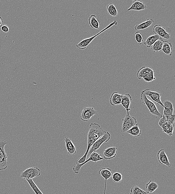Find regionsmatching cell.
<instances>
[{"mask_svg":"<svg viewBox=\"0 0 175 194\" xmlns=\"http://www.w3.org/2000/svg\"><path fill=\"white\" fill-rule=\"evenodd\" d=\"M106 132L98 124H90L89 127L88 133L87 134L88 145L86 152L81 158L78 159L76 162L79 164H81L86 160L87 155L91 147L96 140L105 134Z\"/></svg>","mask_w":175,"mask_h":194,"instance_id":"obj_1","label":"cell"},{"mask_svg":"<svg viewBox=\"0 0 175 194\" xmlns=\"http://www.w3.org/2000/svg\"><path fill=\"white\" fill-rule=\"evenodd\" d=\"M117 24H118L117 22L115 21V20H114L112 23L109 24L105 28L102 29V31L98 33V34H95L94 36L91 37L90 38L84 39L82 40L79 43L76 45V47H77V48L81 50H84L86 49L89 45V44L92 42L93 40H94L96 37L98 36L99 35L101 34L102 33L104 32V31H105L106 30H107L108 29L110 28L113 27V26L117 25Z\"/></svg>","mask_w":175,"mask_h":194,"instance_id":"obj_2","label":"cell"},{"mask_svg":"<svg viewBox=\"0 0 175 194\" xmlns=\"http://www.w3.org/2000/svg\"><path fill=\"white\" fill-rule=\"evenodd\" d=\"M7 144L8 142L5 140H0V171L4 170L8 167V155L5 149V146Z\"/></svg>","mask_w":175,"mask_h":194,"instance_id":"obj_3","label":"cell"},{"mask_svg":"<svg viewBox=\"0 0 175 194\" xmlns=\"http://www.w3.org/2000/svg\"><path fill=\"white\" fill-rule=\"evenodd\" d=\"M104 158L101 156V155L99 153L96 152V151L93 152L89 156V158L87 160L81 164H79L76 162V165L72 169L73 171L76 174H79L81 168L85 164L89 161H92L95 162L104 160Z\"/></svg>","mask_w":175,"mask_h":194,"instance_id":"obj_4","label":"cell"},{"mask_svg":"<svg viewBox=\"0 0 175 194\" xmlns=\"http://www.w3.org/2000/svg\"><path fill=\"white\" fill-rule=\"evenodd\" d=\"M140 98L143 104L146 105L151 114L159 117H161L162 115L158 111L155 104L150 100L142 92L140 95Z\"/></svg>","mask_w":175,"mask_h":194,"instance_id":"obj_5","label":"cell"},{"mask_svg":"<svg viewBox=\"0 0 175 194\" xmlns=\"http://www.w3.org/2000/svg\"><path fill=\"white\" fill-rule=\"evenodd\" d=\"M111 136L108 132H106L105 134L101 138L96 140L91 147L89 151L87 156H89L93 152L96 151L104 143H106L111 139Z\"/></svg>","mask_w":175,"mask_h":194,"instance_id":"obj_6","label":"cell"},{"mask_svg":"<svg viewBox=\"0 0 175 194\" xmlns=\"http://www.w3.org/2000/svg\"><path fill=\"white\" fill-rule=\"evenodd\" d=\"M122 124L121 132H126L131 127L137 124V121L135 117L127 114L122 119Z\"/></svg>","mask_w":175,"mask_h":194,"instance_id":"obj_7","label":"cell"},{"mask_svg":"<svg viewBox=\"0 0 175 194\" xmlns=\"http://www.w3.org/2000/svg\"><path fill=\"white\" fill-rule=\"evenodd\" d=\"M40 175V170L36 167L29 168L22 172L20 177L25 179H31L38 177Z\"/></svg>","mask_w":175,"mask_h":194,"instance_id":"obj_8","label":"cell"},{"mask_svg":"<svg viewBox=\"0 0 175 194\" xmlns=\"http://www.w3.org/2000/svg\"><path fill=\"white\" fill-rule=\"evenodd\" d=\"M141 92H143L146 97L148 96L150 97V98L154 102L163 107V103L161 101V94L160 93V92L152 91L149 89L144 90Z\"/></svg>","mask_w":175,"mask_h":194,"instance_id":"obj_9","label":"cell"},{"mask_svg":"<svg viewBox=\"0 0 175 194\" xmlns=\"http://www.w3.org/2000/svg\"><path fill=\"white\" fill-rule=\"evenodd\" d=\"M96 113V111L92 107H85L82 111L80 118L82 121H87Z\"/></svg>","mask_w":175,"mask_h":194,"instance_id":"obj_10","label":"cell"},{"mask_svg":"<svg viewBox=\"0 0 175 194\" xmlns=\"http://www.w3.org/2000/svg\"><path fill=\"white\" fill-rule=\"evenodd\" d=\"M157 158L158 162L162 165H164L168 168L172 166V164L169 162L164 149H162L158 151Z\"/></svg>","mask_w":175,"mask_h":194,"instance_id":"obj_11","label":"cell"},{"mask_svg":"<svg viewBox=\"0 0 175 194\" xmlns=\"http://www.w3.org/2000/svg\"><path fill=\"white\" fill-rule=\"evenodd\" d=\"M153 31L162 38L169 40L171 38L170 34L166 31L164 27H162L160 25H154L153 29Z\"/></svg>","mask_w":175,"mask_h":194,"instance_id":"obj_12","label":"cell"},{"mask_svg":"<svg viewBox=\"0 0 175 194\" xmlns=\"http://www.w3.org/2000/svg\"><path fill=\"white\" fill-rule=\"evenodd\" d=\"M99 174L101 175L105 180V188H104V194H105L106 186L108 179L112 176L113 173L111 169L109 168H103L100 169L98 172Z\"/></svg>","mask_w":175,"mask_h":194,"instance_id":"obj_13","label":"cell"},{"mask_svg":"<svg viewBox=\"0 0 175 194\" xmlns=\"http://www.w3.org/2000/svg\"><path fill=\"white\" fill-rule=\"evenodd\" d=\"M117 148L111 147L104 150L103 158L106 160H110L115 157L117 155Z\"/></svg>","mask_w":175,"mask_h":194,"instance_id":"obj_14","label":"cell"},{"mask_svg":"<svg viewBox=\"0 0 175 194\" xmlns=\"http://www.w3.org/2000/svg\"><path fill=\"white\" fill-rule=\"evenodd\" d=\"M132 97L129 94L122 95L121 104L126 109L128 115H130L129 112L131 110L130 107L132 102Z\"/></svg>","mask_w":175,"mask_h":194,"instance_id":"obj_15","label":"cell"},{"mask_svg":"<svg viewBox=\"0 0 175 194\" xmlns=\"http://www.w3.org/2000/svg\"><path fill=\"white\" fill-rule=\"evenodd\" d=\"M64 141L66 143V147L67 153L70 155H73L77 153L76 147L70 138L65 137Z\"/></svg>","mask_w":175,"mask_h":194,"instance_id":"obj_16","label":"cell"},{"mask_svg":"<svg viewBox=\"0 0 175 194\" xmlns=\"http://www.w3.org/2000/svg\"><path fill=\"white\" fill-rule=\"evenodd\" d=\"M122 97V95L119 94L117 92H113L111 95L109 101L111 106H114L121 105Z\"/></svg>","mask_w":175,"mask_h":194,"instance_id":"obj_17","label":"cell"},{"mask_svg":"<svg viewBox=\"0 0 175 194\" xmlns=\"http://www.w3.org/2000/svg\"><path fill=\"white\" fill-rule=\"evenodd\" d=\"M147 6L143 2L140 1H134L131 6L127 10L128 11H141L146 10Z\"/></svg>","mask_w":175,"mask_h":194,"instance_id":"obj_18","label":"cell"},{"mask_svg":"<svg viewBox=\"0 0 175 194\" xmlns=\"http://www.w3.org/2000/svg\"><path fill=\"white\" fill-rule=\"evenodd\" d=\"M154 71L152 68L148 66H143L138 71L136 76L138 79L140 80L142 79L143 75L146 73H154Z\"/></svg>","mask_w":175,"mask_h":194,"instance_id":"obj_19","label":"cell"},{"mask_svg":"<svg viewBox=\"0 0 175 194\" xmlns=\"http://www.w3.org/2000/svg\"><path fill=\"white\" fill-rule=\"evenodd\" d=\"M160 38H161V37L157 34L152 35L147 38L146 41L144 43V45L148 48H151L154 43Z\"/></svg>","mask_w":175,"mask_h":194,"instance_id":"obj_20","label":"cell"},{"mask_svg":"<svg viewBox=\"0 0 175 194\" xmlns=\"http://www.w3.org/2000/svg\"><path fill=\"white\" fill-rule=\"evenodd\" d=\"M174 127V125L167 122L164 124L161 128L163 132L165 133L168 135L171 136L173 135Z\"/></svg>","mask_w":175,"mask_h":194,"instance_id":"obj_21","label":"cell"},{"mask_svg":"<svg viewBox=\"0 0 175 194\" xmlns=\"http://www.w3.org/2000/svg\"><path fill=\"white\" fill-rule=\"evenodd\" d=\"M154 22V20L152 19H148L143 23L135 25L134 28L136 30H143L150 27Z\"/></svg>","mask_w":175,"mask_h":194,"instance_id":"obj_22","label":"cell"},{"mask_svg":"<svg viewBox=\"0 0 175 194\" xmlns=\"http://www.w3.org/2000/svg\"><path fill=\"white\" fill-rule=\"evenodd\" d=\"M88 23L92 29H99L100 26L95 15L94 14L91 15L88 19Z\"/></svg>","mask_w":175,"mask_h":194,"instance_id":"obj_23","label":"cell"},{"mask_svg":"<svg viewBox=\"0 0 175 194\" xmlns=\"http://www.w3.org/2000/svg\"><path fill=\"white\" fill-rule=\"evenodd\" d=\"M173 46L170 42L168 41L164 42L162 51L165 54L171 56L172 54Z\"/></svg>","mask_w":175,"mask_h":194,"instance_id":"obj_24","label":"cell"},{"mask_svg":"<svg viewBox=\"0 0 175 194\" xmlns=\"http://www.w3.org/2000/svg\"><path fill=\"white\" fill-rule=\"evenodd\" d=\"M164 40L163 38H160L154 43L152 46L151 48L154 52H159L162 51Z\"/></svg>","mask_w":175,"mask_h":194,"instance_id":"obj_25","label":"cell"},{"mask_svg":"<svg viewBox=\"0 0 175 194\" xmlns=\"http://www.w3.org/2000/svg\"><path fill=\"white\" fill-rule=\"evenodd\" d=\"M158 187V184L154 180H150L146 185V189L148 193H153L157 189Z\"/></svg>","mask_w":175,"mask_h":194,"instance_id":"obj_26","label":"cell"},{"mask_svg":"<svg viewBox=\"0 0 175 194\" xmlns=\"http://www.w3.org/2000/svg\"><path fill=\"white\" fill-rule=\"evenodd\" d=\"M126 133L135 138H137L140 136L141 131L139 128L138 124H137L131 127Z\"/></svg>","mask_w":175,"mask_h":194,"instance_id":"obj_27","label":"cell"},{"mask_svg":"<svg viewBox=\"0 0 175 194\" xmlns=\"http://www.w3.org/2000/svg\"><path fill=\"white\" fill-rule=\"evenodd\" d=\"M107 10L109 15L115 17L118 15V11L115 6V5L111 3L108 5L107 7Z\"/></svg>","mask_w":175,"mask_h":194,"instance_id":"obj_28","label":"cell"},{"mask_svg":"<svg viewBox=\"0 0 175 194\" xmlns=\"http://www.w3.org/2000/svg\"><path fill=\"white\" fill-rule=\"evenodd\" d=\"M26 180L29 183L30 186L31 188L36 194H44L39 188L38 186H37V185L35 183L32 179H26Z\"/></svg>","mask_w":175,"mask_h":194,"instance_id":"obj_29","label":"cell"},{"mask_svg":"<svg viewBox=\"0 0 175 194\" xmlns=\"http://www.w3.org/2000/svg\"><path fill=\"white\" fill-rule=\"evenodd\" d=\"M130 194H148L147 192L141 189L139 187L135 186L132 187L130 189Z\"/></svg>","mask_w":175,"mask_h":194,"instance_id":"obj_30","label":"cell"},{"mask_svg":"<svg viewBox=\"0 0 175 194\" xmlns=\"http://www.w3.org/2000/svg\"><path fill=\"white\" fill-rule=\"evenodd\" d=\"M142 79L145 82H150L156 80V78L154 76V73H146L143 75Z\"/></svg>","mask_w":175,"mask_h":194,"instance_id":"obj_31","label":"cell"},{"mask_svg":"<svg viewBox=\"0 0 175 194\" xmlns=\"http://www.w3.org/2000/svg\"><path fill=\"white\" fill-rule=\"evenodd\" d=\"M163 108L174 111V105L172 102L167 100L163 102Z\"/></svg>","mask_w":175,"mask_h":194,"instance_id":"obj_32","label":"cell"},{"mask_svg":"<svg viewBox=\"0 0 175 194\" xmlns=\"http://www.w3.org/2000/svg\"><path fill=\"white\" fill-rule=\"evenodd\" d=\"M112 177L113 182L118 183L122 182L123 178L122 175L120 173L118 172L113 173Z\"/></svg>","mask_w":175,"mask_h":194,"instance_id":"obj_33","label":"cell"},{"mask_svg":"<svg viewBox=\"0 0 175 194\" xmlns=\"http://www.w3.org/2000/svg\"><path fill=\"white\" fill-rule=\"evenodd\" d=\"M135 39L139 45H141L142 44L144 38L141 34V33L139 31H137L135 33Z\"/></svg>","mask_w":175,"mask_h":194,"instance_id":"obj_34","label":"cell"},{"mask_svg":"<svg viewBox=\"0 0 175 194\" xmlns=\"http://www.w3.org/2000/svg\"><path fill=\"white\" fill-rule=\"evenodd\" d=\"M167 121L174 125L175 115L173 114L169 116H166Z\"/></svg>","mask_w":175,"mask_h":194,"instance_id":"obj_35","label":"cell"},{"mask_svg":"<svg viewBox=\"0 0 175 194\" xmlns=\"http://www.w3.org/2000/svg\"><path fill=\"white\" fill-rule=\"evenodd\" d=\"M167 119L166 116L163 115L160 117V119L159 121V126L161 127L165 123L167 122Z\"/></svg>","mask_w":175,"mask_h":194,"instance_id":"obj_36","label":"cell"},{"mask_svg":"<svg viewBox=\"0 0 175 194\" xmlns=\"http://www.w3.org/2000/svg\"><path fill=\"white\" fill-rule=\"evenodd\" d=\"M1 30L3 32L8 33L10 30L8 25H1Z\"/></svg>","mask_w":175,"mask_h":194,"instance_id":"obj_37","label":"cell"},{"mask_svg":"<svg viewBox=\"0 0 175 194\" xmlns=\"http://www.w3.org/2000/svg\"><path fill=\"white\" fill-rule=\"evenodd\" d=\"M3 22V20L2 18L1 17V16H0V26L2 25Z\"/></svg>","mask_w":175,"mask_h":194,"instance_id":"obj_38","label":"cell"}]
</instances>
